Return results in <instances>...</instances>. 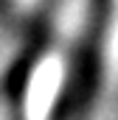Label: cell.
Returning a JSON list of instances; mask_svg holds the SVG:
<instances>
[{
	"label": "cell",
	"instance_id": "cell-1",
	"mask_svg": "<svg viewBox=\"0 0 118 120\" xmlns=\"http://www.w3.org/2000/svg\"><path fill=\"white\" fill-rule=\"evenodd\" d=\"M0 120H8V112H6V106H0Z\"/></svg>",
	"mask_w": 118,
	"mask_h": 120
}]
</instances>
